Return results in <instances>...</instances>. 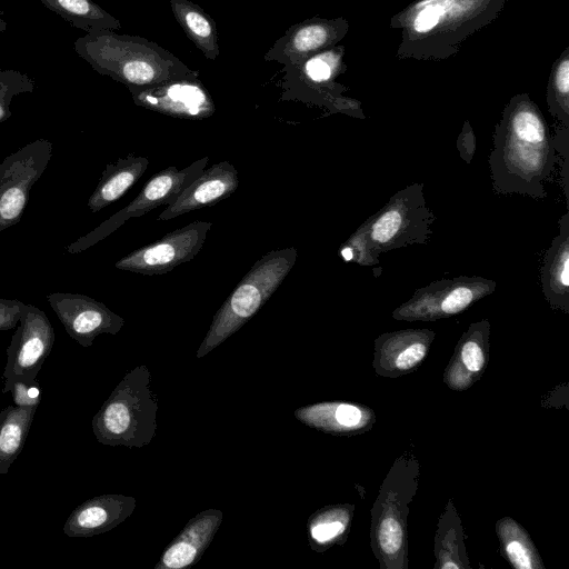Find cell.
<instances>
[{
	"label": "cell",
	"mask_w": 569,
	"mask_h": 569,
	"mask_svg": "<svg viewBox=\"0 0 569 569\" xmlns=\"http://www.w3.org/2000/svg\"><path fill=\"white\" fill-rule=\"evenodd\" d=\"M490 323L483 319L471 323L460 338L450 366L446 371V382L451 389H466L473 383L472 375L480 373L487 360Z\"/></svg>",
	"instance_id": "cell-21"
},
{
	"label": "cell",
	"mask_w": 569,
	"mask_h": 569,
	"mask_svg": "<svg viewBox=\"0 0 569 569\" xmlns=\"http://www.w3.org/2000/svg\"><path fill=\"white\" fill-rule=\"evenodd\" d=\"M74 51L102 76L129 91L148 88L193 72L173 53L146 38L99 30L79 37Z\"/></svg>",
	"instance_id": "cell-3"
},
{
	"label": "cell",
	"mask_w": 569,
	"mask_h": 569,
	"mask_svg": "<svg viewBox=\"0 0 569 569\" xmlns=\"http://www.w3.org/2000/svg\"><path fill=\"white\" fill-rule=\"evenodd\" d=\"M222 517L218 509L194 516L166 548L156 569H183L194 565L212 541Z\"/></svg>",
	"instance_id": "cell-19"
},
{
	"label": "cell",
	"mask_w": 569,
	"mask_h": 569,
	"mask_svg": "<svg viewBox=\"0 0 569 569\" xmlns=\"http://www.w3.org/2000/svg\"><path fill=\"white\" fill-rule=\"evenodd\" d=\"M460 158L470 164L476 151V136L469 120H466L456 142Z\"/></svg>",
	"instance_id": "cell-35"
},
{
	"label": "cell",
	"mask_w": 569,
	"mask_h": 569,
	"mask_svg": "<svg viewBox=\"0 0 569 569\" xmlns=\"http://www.w3.org/2000/svg\"><path fill=\"white\" fill-rule=\"evenodd\" d=\"M508 0H415L390 19L400 30L398 59L443 61L495 21Z\"/></svg>",
	"instance_id": "cell-2"
},
{
	"label": "cell",
	"mask_w": 569,
	"mask_h": 569,
	"mask_svg": "<svg viewBox=\"0 0 569 569\" xmlns=\"http://www.w3.org/2000/svg\"><path fill=\"white\" fill-rule=\"evenodd\" d=\"M345 53L346 48L336 44L299 64L283 67L282 99H298L363 119L360 102L345 97L347 88L337 82L347 69Z\"/></svg>",
	"instance_id": "cell-7"
},
{
	"label": "cell",
	"mask_w": 569,
	"mask_h": 569,
	"mask_svg": "<svg viewBox=\"0 0 569 569\" xmlns=\"http://www.w3.org/2000/svg\"><path fill=\"white\" fill-rule=\"evenodd\" d=\"M8 410H9V407H7L2 411H0V425L2 423L4 417L7 416Z\"/></svg>",
	"instance_id": "cell-37"
},
{
	"label": "cell",
	"mask_w": 569,
	"mask_h": 569,
	"mask_svg": "<svg viewBox=\"0 0 569 569\" xmlns=\"http://www.w3.org/2000/svg\"><path fill=\"white\" fill-rule=\"evenodd\" d=\"M2 392H10L16 406H39L41 399L38 381H16L2 390Z\"/></svg>",
	"instance_id": "cell-32"
},
{
	"label": "cell",
	"mask_w": 569,
	"mask_h": 569,
	"mask_svg": "<svg viewBox=\"0 0 569 569\" xmlns=\"http://www.w3.org/2000/svg\"><path fill=\"white\" fill-rule=\"evenodd\" d=\"M542 293L555 309L569 312V212L559 219V233L546 251L541 267Z\"/></svg>",
	"instance_id": "cell-20"
},
{
	"label": "cell",
	"mask_w": 569,
	"mask_h": 569,
	"mask_svg": "<svg viewBox=\"0 0 569 569\" xmlns=\"http://www.w3.org/2000/svg\"><path fill=\"white\" fill-rule=\"evenodd\" d=\"M47 300L69 337L84 348L91 347L99 335L118 333L124 325L122 317L84 295L54 292Z\"/></svg>",
	"instance_id": "cell-15"
},
{
	"label": "cell",
	"mask_w": 569,
	"mask_h": 569,
	"mask_svg": "<svg viewBox=\"0 0 569 569\" xmlns=\"http://www.w3.org/2000/svg\"><path fill=\"white\" fill-rule=\"evenodd\" d=\"M53 146L43 138L7 156L0 164V231L20 222L30 190L52 157Z\"/></svg>",
	"instance_id": "cell-10"
},
{
	"label": "cell",
	"mask_w": 569,
	"mask_h": 569,
	"mask_svg": "<svg viewBox=\"0 0 569 569\" xmlns=\"http://www.w3.org/2000/svg\"><path fill=\"white\" fill-rule=\"evenodd\" d=\"M7 22L0 17V33L7 30Z\"/></svg>",
	"instance_id": "cell-36"
},
{
	"label": "cell",
	"mask_w": 569,
	"mask_h": 569,
	"mask_svg": "<svg viewBox=\"0 0 569 569\" xmlns=\"http://www.w3.org/2000/svg\"><path fill=\"white\" fill-rule=\"evenodd\" d=\"M546 100L552 117L569 128V47H566L552 64Z\"/></svg>",
	"instance_id": "cell-28"
},
{
	"label": "cell",
	"mask_w": 569,
	"mask_h": 569,
	"mask_svg": "<svg viewBox=\"0 0 569 569\" xmlns=\"http://www.w3.org/2000/svg\"><path fill=\"white\" fill-rule=\"evenodd\" d=\"M295 247L272 250L254 262L216 312L201 342L202 358L247 323L279 288L297 260Z\"/></svg>",
	"instance_id": "cell-5"
},
{
	"label": "cell",
	"mask_w": 569,
	"mask_h": 569,
	"mask_svg": "<svg viewBox=\"0 0 569 569\" xmlns=\"http://www.w3.org/2000/svg\"><path fill=\"white\" fill-rule=\"evenodd\" d=\"M435 332L405 329L382 333L375 341L373 367L378 375L397 377L417 368L426 358Z\"/></svg>",
	"instance_id": "cell-16"
},
{
	"label": "cell",
	"mask_w": 569,
	"mask_h": 569,
	"mask_svg": "<svg viewBox=\"0 0 569 569\" xmlns=\"http://www.w3.org/2000/svg\"><path fill=\"white\" fill-rule=\"evenodd\" d=\"M297 420L318 430L349 435L361 430L375 420L369 408L347 402H320L295 411Z\"/></svg>",
	"instance_id": "cell-22"
},
{
	"label": "cell",
	"mask_w": 569,
	"mask_h": 569,
	"mask_svg": "<svg viewBox=\"0 0 569 569\" xmlns=\"http://www.w3.org/2000/svg\"><path fill=\"white\" fill-rule=\"evenodd\" d=\"M38 406H9L0 425V475L9 472L23 449Z\"/></svg>",
	"instance_id": "cell-26"
},
{
	"label": "cell",
	"mask_w": 569,
	"mask_h": 569,
	"mask_svg": "<svg viewBox=\"0 0 569 569\" xmlns=\"http://www.w3.org/2000/svg\"><path fill=\"white\" fill-rule=\"evenodd\" d=\"M37 88L33 79L21 71L0 70V123L11 117L10 103L21 93H32Z\"/></svg>",
	"instance_id": "cell-30"
},
{
	"label": "cell",
	"mask_w": 569,
	"mask_h": 569,
	"mask_svg": "<svg viewBox=\"0 0 569 569\" xmlns=\"http://www.w3.org/2000/svg\"><path fill=\"white\" fill-rule=\"evenodd\" d=\"M350 520L346 507L336 506L323 508L309 520V535L313 549H326L345 535Z\"/></svg>",
	"instance_id": "cell-29"
},
{
	"label": "cell",
	"mask_w": 569,
	"mask_h": 569,
	"mask_svg": "<svg viewBox=\"0 0 569 569\" xmlns=\"http://www.w3.org/2000/svg\"><path fill=\"white\" fill-rule=\"evenodd\" d=\"M208 161L209 157L204 156L181 170L170 166L159 171L148 180L128 206L104 220L88 234L67 246L66 250L68 253H79L110 236L127 220L139 218L160 206L172 203L184 188L200 176Z\"/></svg>",
	"instance_id": "cell-8"
},
{
	"label": "cell",
	"mask_w": 569,
	"mask_h": 569,
	"mask_svg": "<svg viewBox=\"0 0 569 569\" xmlns=\"http://www.w3.org/2000/svg\"><path fill=\"white\" fill-rule=\"evenodd\" d=\"M23 306L20 300L0 298V331L17 327Z\"/></svg>",
	"instance_id": "cell-34"
},
{
	"label": "cell",
	"mask_w": 569,
	"mask_h": 569,
	"mask_svg": "<svg viewBox=\"0 0 569 569\" xmlns=\"http://www.w3.org/2000/svg\"><path fill=\"white\" fill-rule=\"evenodd\" d=\"M497 282L479 276H460L432 281L419 288L397 307L391 316L396 320L435 321L461 313L480 299L491 295Z\"/></svg>",
	"instance_id": "cell-9"
},
{
	"label": "cell",
	"mask_w": 569,
	"mask_h": 569,
	"mask_svg": "<svg viewBox=\"0 0 569 569\" xmlns=\"http://www.w3.org/2000/svg\"><path fill=\"white\" fill-rule=\"evenodd\" d=\"M556 161L552 137L540 108L528 93L515 94L495 128L488 159L495 191L545 199V183Z\"/></svg>",
	"instance_id": "cell-1"
},
{
	"label": "cell",
	"mask_w": 569,
	"mask_h": 569,
	"mask_svg": "<svg viewBox=\"0 0 569 569\" xmlns=\"http://www.w3.org/2000/svg\"><path fill=\"white\" fill-rule=\"evenodd\" d=\"M174 19L188 39L208 60L214 61L220 54L219 32L213 19L190 0H169Z\"/></svg>",
	"instance_id": "cell-24"
},
{
	"label": "cell",
	"mask_w": 569,
	"mask_h": 569,
	"mask_svg": "<svg viewBox=\"0 0 569 569\" xmlns=\"http://www.w3.org/2000/svg\"><path fill=\"white\" fill-rule=\"evenodd\" d=\"M340 254L346 261H353L361 266L379 263V256L371 250L361 227L342 244Z\"/></svg>",
	"instance_id": "cell-31"
},
{
	"label": "cell",
	"mask_w": 569,
	"mask_h": 569,
	"mask_svg": "<svg viewBox=\"0 0 569 569\" xmlns=\"http://www.w3.org/2000/svg\"><path fill=\"white\" fill-rule=\"evenodd\" d=\"M239 186L238 171L229 161L203 170L177 199L158 216L170 220L187 212L213 206L231 196Z\"/></svg>",
	"instance_id": "cell-17"
},
{
	"label": "cell",
	"mask_w": 569,
	"mask_h": 569,
	"mask_svg": "<svg viewBox=\"0 0 569 569\" xmlns=\"http://www.w3.org/2000/svg\"><path fill=\"white\" fill-rule=\"evenodd\" d=\"M349 22L343 17H313L289 27L264 53L266 62L283 67L299 64L320 51L338 44L348 33Z\"/></svg>",
	"instance_id": "cell-14"
},
{
	"label": "cell",
	"mask_w": 569,
	"mask_h": 569,
	"mask_svg": "<svg viewBox=\"0 0 569 569\" xmlns=\"http://www.w3.org/2000/svg\"><path fill=\"white\" fill-rule=\"evenodd\" d=\"M552 143L556 151L563 158L562 166V187L567 201L569 202V128L557 129L552 137Z\"/></svg>",
	"instance_id": "cell-33"
},
{
	"label": "cell",
	"mask_w": 569,
	"mask_h": 569,
	"mask_svg": "<svg viewBox=\"0 0 569 569\" xmlns=\"http://www.w3.org/2000/svg\"><path fill=\"white\" fill-rule=\"evenodd\" d=\"M497 535L510 563L518 569L541 568L542 563L526 530L510 518L497 522Z\"/></svg>",
	"instance_id": "cell-27"
},
{
	"label": "cell",
	"mask_w": 569,
	"mask_h": 569,
	"mask_svg": "<svg viewBox=\"0 0 569 569\" xmlns=\"http://www.w3.org/2000/svg\"><path fill=\"white\" fill-rule=\"evenodd\" d=\"M211 226V222L196 220L156 242L131 251L114 266L119 270L146 276L168 273L199 253Z\"/></svg>",
	"instance_id": "cell-12"
},
{
	"label": "cell",
	"mask_w": 569,
	"mask_h": 569,
	"mask_svg": "<svg viewBox=\"0 0 569 569\" xmlns=\"http://www.w3.org/2000/svg\"><path fill=\"white\" fill-rule=\"evenodd\" d=\"M53 343L54 330L47 315L36 306L24 305L7 348L2 390L16 381H37Z\"/></svg>",
	"instance_id": "cell-11"
},
{
	"label": "cell",
	"mask_w": 569,
	"mask_h": 569,
	"mask_svg": "<svg viewBox=\"0 0 569 569\" xmlns=\"http://www.w3.org/2000/svg\"><path fill=\"white\" fill-rule=\"evenodd\" d=\"M129 92L137 106L173 118L201 120L216 111L212 97L196 70L188 76Z\"/></svg>",
	"instance_id": "cell-13"
},
{
	"label": "cell",
	"mask_w": 569,
	"mask_h": 569,
	"mask_svg": "<svg viewBox=\"0 0 569 569\" xmlns=\"http://www.w3.org/2000/svg\"><path fill=\"white\" fill-rule=\"evenodd\" d=\"M435 220L427 206L423 183L415 182L397 191L360 227L371 250L380 256L390 250L425 244L432 234Z\"/></svg>",
	"instance_id": "cell-6"
},
{
	"label": "cell",
	"mask_w": 569,
	"mask_h": 569,
	"mask_svg": "<svg viewBox=\"0 0 569 569\" xmlns=\"http://www.w3.org/2000/svg\"><path fill=\"white\" fill-rule=\"evenodd\" d=\"M157 397L146 365L128 371L93 416L96 439L106 446L141 448L157 430Z\"/></svg>",
	"instance_id": "cell-4"
},
{
	"label": "cell",
	"mask_w": 569,
	"mask_h": 569,
	"mask_svg": "<svg viewBox=\"0 0 569 569\" xmlns=\"http://www.w3.org/2000/svg\"><path fill=\"white\" fill-rule=\"evenodd\" d=\"M137 501L123 495L92 497L76 507L63 525L70 538H89L104 533L131 516Z\"/></svg>",
	"instance_id": "cell-18"
},
{
	"label": "cell",
	"mask_w": 569,
	"mask_h": 569,
	"mask_svg": "<svg viewBox=\"0 0 569 569\" xmlns=\"http://www.w3.org/2000/svg\"><path fill=\"white\" fill-rule=\"evenodd\" d=\"M72 27L87 33L118 30L121 22L92 0H39Z\"/></svg>",
	"instance_id": "cell-25"
},
{
	"label": "cell",
	"mask_w": 569,
	"mask_h": 569,
	"mask_svg": "<svg viewBox=\"0 0 569 569\" xmlns=\"http://www.w3.org/2000/svg\"><path fill=\"white\" fill-rule=\"evenodd\" d=\"M149 160L129 154L109 163L88 200L91 212H98L119 200L146 172Z\"/></svg>",
	"instance_id": "cell-23"
}]
</instances>
